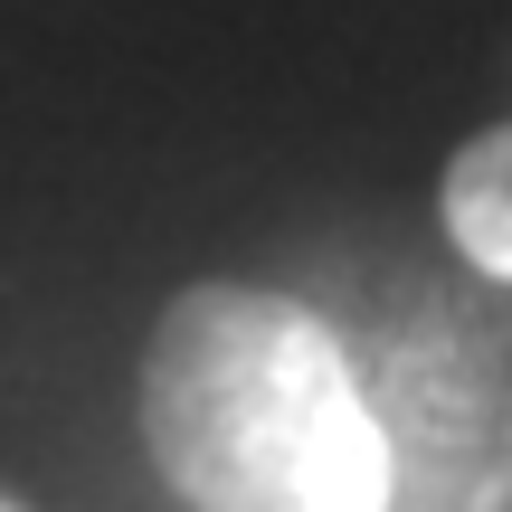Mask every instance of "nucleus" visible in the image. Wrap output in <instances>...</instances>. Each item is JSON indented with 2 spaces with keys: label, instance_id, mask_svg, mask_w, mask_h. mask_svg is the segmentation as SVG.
I'll return each mask as SVG.
<instances>
[{
  "label": "nucleus",
  "instance_id": "f257e3e1",
  "mask_svg": "<svg viewBox=\"0 0 512 512\" xmlns=\"http://www.w3.org/2000/svg\"><path fill=\"white\" fill-rule=\"evenodd\" d=\"M143 446L190 512H389L351 342L275 285L209 275L143 342Z\"/></svg>",
  "mask_w": 512,
  "mask_h": 512
},
{
  "label": "nucleus",
  "instance_id": "f03ea898",
  "mask_svg": "<svg viewBox=\"0 0 512 512\" xmlns=\"http://www.w3.org/2000/svg\"><path fill=\"white\" fill-rule=\"evenodd\" d=\"M389 437V512H484L503 484V332L408 323L361 370Z\"/></svg>",
  "mask_w": 512,
  "mask_h": 512
},
{
  "label": "nucleus",
  "instance_id": "7ed1b4c3",
  "mask_svg": "<svg viewBox=\"0 0 512 512\" xmlns=\"http://www.w3.org/2000/svg\"><path fill=\"white\" fill-rule=\"evenodd\" d=\"M437 219H446V238H456V256L475 275L512 285V124H484L475 143L446 162Z\"/></svg>",
  "mask_w": 512,
  "mask_h": 512
}]
</instances>
